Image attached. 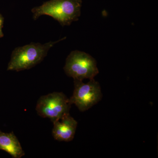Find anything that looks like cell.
<instances>
[{
    "label": "cell",
    "instance_id": "6da1fadb",
    "mask_svg": "<svg viewBox=\"0 0 158 158\" xmlns=\"http://www.w3.org/2000/svg\"><path fill=\"white\" fill-rule=\"evenodd\" d=\"M82 0H50L31 10L33 19L47 15L56 19L62 26H69L81 16Z\"/></svg>",
    "mask_w": 158,
    "mask_h": 158
},
{
    "label": "cell",
    "instance_id": "7a4b0ae2",
    "mask_svg": "<svg viewBox=\"0 0 158 158\" xmlns=\"http://www.w3.org/2000/svg\"><path fill=\"white\" fill-rule=\"evenodd\" d=\"M66 38L63 37L56 41H50L44 44L31 43L16 48L11 53L7 70L19 72L33 68L42 62L51 48Z\"/></svg>",
    "mask_w": 158,
    "mask_h": 158
},
{
    "label": "cell",
    "instance_id": "3957f363",
    "mask_svg": "<svg viewBox=\"0 0 158 158\" xmlns=\"http://www.w3.org/2000/svg\"><path fill=\"white\" fill-rule=\"evenodd\" d=\"M65 73L74 80L91 79L99 73L96 60L89 54L77 50L71 52L64 67Z\"/></svg>",
    "mask_w": 158,
    "mask_h": 158
},
{
    "label": "cell",
    "instance_id": "8992f818",
    "mask_svg": "<svg viewBox=\"0 0 158 158\" xmlns=\"http://www.w3.org/2000/svg\"><path fill=\"white\" fill-rule=\"evenodd\" d=\"M52 135L57 141H72L76 131L77 122L69 114L53 123Z\"/></svg>",
    "mask_w": 158,
    "mask_h": 158
},
{
    "label": "cell",
    "instance_id": "52a82bcc",
    "mask_svg": "<svg viewBox=\"0 0 158 158\" xmlns=\"http://www.w3.org/2000/svg\"><path fill=\"white\" fill-rule=\"evenodd\" d=\"M0 150L8 153L14 158H20L25 155L13 132L4 133L0 130Z\"/></svg>",
    "mask_w": 158,
    "mask_h": 158
},
{
    "label": "cell",
    "instance_id": "ba28073f",
    "mask_svg": "<svg viewBox=\"0 0 158 158\" xmlns=\"http://www.w3.org/2000/svg\"><path fill=\"white\" fill-rule=\"evenodd\" d=\"M4 18L2 15L0 13V38L4 37V34L2 31L3 24H4Z\"/></svg>",
    "mask_w": 158,
    "mask_h": 158
},
{
    "label": "cell",
    "instance_id": "5b68a950",
    "mask_svg": "<svg viewBox=\"0 0 158 158\" xmlns=\"http://www.w3.org/2000/svg\"><path fill=\"white\" fill-rule=\"evenodd\" d=\"M74 90L69 98L71 104H74L81 112L87 111L96 104L102 98L100 86L94 79L87 84L82 81L74 80Z\"/></svg>",
    "mask_w": 158,
    "mask_h": 158
},
{
    "label": "cell",
    "instance_id": "277c9868",
    "mask_svg": "<svg viewBox=\"0 0 158 158\" xmlns=\"http://www.w3.org/2000/svg\"><path fill=\"white\" fill-rule=\"evenodd\" d=\"M71 105L64 94L53 92L41 96L37 102L36 110L39 116L54 123L69 114Z\"/></svg>",
    "mask_w": 158,
    "mask_h": 158
}]
</instances>
